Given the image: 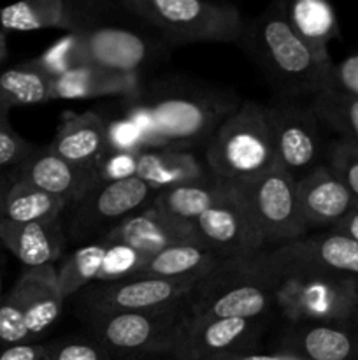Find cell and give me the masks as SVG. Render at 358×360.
I'll return each mask as SVG.
<instances>
[{
    "label": "cell",
    "instance_id": "6da1fadb",
    "mask_svg": "<svg viewBox=\"0 0 358 360\" xmlns=\"http://www.w3.org/2000/svg\"><path fill=\"white\" fill-rule=\"evenodd\" d=\"M239 44L283 97H316L330 90L333 63H325L297 37L281 2L246 23Z\"/></svg>",
    "mask_w": 358,
    "mask_h": 360
},
{
    "label": "cell",
    "instance_id": "7a4b0ae2",
    "mask_svg": "<svg viewBox=\"0 0 358 360\" xmlns=\"http://www.w3.org/2000/svg\"><path fill=\"white\" fill-rule=\"evenodd\" d=\"M279 280L267 269L262 253L251 260H225L204 276L183 302L192 320H260Z\"/></svg>",
    "mask_w": 358,
    "mask_h": 360
},
{
    "label": "cell",
    "instance_id": "3957f363",
    "mask_svg": "<svg viewBox=\"0 0 358 360\" xmlns=\"http://www.w3.org/2000/svg\"><path fill=\"white\" fill-rule=\"evenodd\" d=\"M139 101L153 115L160 148L188 150L209 143L221 123L239 108L237 97L227 91L193 84H160Z\"/></svg>",
    "mask_w": 358,
    "mask_h": 360
},
{
    "label": "cell",
    "instance_id": "277c9868",
    "mask_svg": "<svg viewBox=\"0 0 358 360\" xmlns=\"http://www.w3.org/2000/svg\"><path fill=\"white\" fill-rule=\"evenodd\" d=\"M206 164L228 183L248 181L276 164L267 105L241 102L207 143Z\"/></svg>",
    "mask_w": 358,
    "mask_h": 360
},
{
    "label": "cell",
    "instance_id": "5b68a950",
    "mask_svg": "<svg viewBox=\"0 0 358 360\" xmlns=\"http://www.w3.org/2000/svg\"><path fill=\"white\" fill-rule=\"evenodd\" d=\"M119 7L174 44L241 41L246 21L234 4L202 0H121Z\"/></svg>",
    "mask_w": 358,
    "mask_h": 360
},
{
    "label": "cell",
    "instance_id": "8992f818",
    "mask_svg": "<svg viewBox=\"0 0 358 360\" xmlns=\"http://www.w3.org/2000/svg\"><path fill=\"white\" fill-rule=\"evenodd\" d=\"M56 266L25 269L0 304V345L37 343L62 313Z\"/></svg>",
    "mask_w": 358,
    "mask_h": 360
},
{
    "label": "cell",
    "instance_id": "52a82bcc",
    "mask_svg": "<svg viewBox=\"0 0 358 360\" xmlns=\"http://www.w3.org/2000/svg\"><path fill=\"white\" fill-rule=\"evenodd\" d=\"M274 299L293 326L343 322L358 315V283L337 274H288L279 280Z\"/></svg>",
    "mask_w": 358,
    "mask_h": 360
},
{
    "label": "cell",
    "instance_id": "ba28073f",
    "mask_svg": "<svg viewBox=\"0 0 358 360\" xmlns=\"http://www.w3.org/2000/svg\"><path fill=\"white\" fill-rule=\"evenodd\" d=\"M235 185L248 204L265 246L276 248L307 236L309 229L298 210L297 179L281 165H270L262 174Z\"/></svg>",
    "mask_w": 358,
    "mask_h": 360
},
{
    "label": "cell",
    "instance_id": "9c48e42d",
    "mask_svg": "<svg viewBox=\"0 0 358 360\" xmlns=\"http://www.w3.org/2000/svg\"><path fill=\"white\" fill-rule=\"evenodd\" d=\"M200 280L135 276L114 283H93L77 294L76 306L86 320L116 313L164 311L181 306Z\"/></svg>",
    "mask_w": 358,
    "mask_h": 360
},
{
    "label": "cell",
    "instance_id": "30bf717a",
    "mask_svg": "<svg viewBox=\"0 0 358 360\" xmlns=\"http://www.w3.org/2000/svg\"><path fill=\"white\" fill-rule=\"evenodd\" d=\"M183 323V304L153 313H116L88 320L95 340L114 357L172 354Z\"/></svg>",
    "mask_w": 358,
    "mask_h": 360
},
{
    "label": "cell",
    "instance_id": "8fae6325",
    "mask_svg": "<svg viewBox=\"0 0 358 360\" xmlns=\"http://www.w3.org/2000/svg\"><path fill=\"white\" fill-rule=\"evenodd\" d=\"M154 195L157 193L137 176L112 183L98 179L83 199L70 206L67 239H102L119 221L153 202Z\"/></svg>",
    "mask_w": 358,
    "mask_h": 360
},
{
    "label": "cell",
    "instance_id": "7c38bea8",
    "mask_svg": "<svg viewBox=\"0 0 358 360\" xmlns=\"http://www.w3.org/2000/svg\"><path fill=\"white\" fill-rule=\"evenodd\" d=\"M262 260L277 280L295 273H326L358 283V243L336 231L304 236L265 250Z\"/></svg>",
    "mask_w": 358,
    "mask_h": 360
},
{
    "label": "cell",
    "instance_id": "4fadbf2b",
    "mask_svg": "<svg viewBox=\"0 0 358 360\" xmlns=\"http://www.w3.org/2000/svg\"><path fill=\"white\" fill-rule=\"evenodd\" d=\"M267 116L277 165L300 179L321 164L326 150L321 139L323 125L311 105L283 101L267 105Z\"/></svg>",
    "mask_w": 358,
    "mask_h": 360
},
{
    "label": "cell",
    "instance_id": "5bb4252c",
    "mask_svg": "<svg viewBox=\"0 0 358 360\" xmlns=\"http://www.w3.org/2000/svg\"><path fill=\"white\" fill-rule=\"evenodd\" d=\"M193 227L200 243L221 260H251L267 248L237 185L234 195L197 218Z\"/></svg>",
    "mask_w": 358,
    "mask_h": 360
},
{
    "label": "cell",
    "instance_id": "9a60e30c",
    "mask_svg": "<svg viewBox=\"0 0 358 360\" xmlns=\"http://www.w3.org/2000/svg\"><path fill=\"white\" fill-rule=\"evenodd\" d=\"M260 320H192L183 316L172 357L175 360H235L248 355Z\"/></svg>",
    "mask_w": 358,
    "mask_h": 360
},
{
    "label": "cell",
    "instance_id": "2e32d148",
    "mask_svg": "<svg viewBox=\"0 0 358 360\" xmlns=\"http://www.w3.org/2000/svg\"><path fill=\"white\" fill-rule=\"evenodd\" d=\"M77 65L109 72H139L153 56L150 41L119 27H95L72 34Z\"/></svg>",
    "mask_w": 358,
    "mask_h": 360
},
{
    "label": "cell",
    "instance_id": "e0dca14e",
    "mask_svg": "<svg viewBox=\"0 0 358 360\" xmlns=\"http://www.w3.org/2000/svg\"><path fill=\"white\" fill-rule=\"evenodd\" d=\"M95 2L76 0H23L0 9V25L7 32H35L58 28L79 34L98 27Z\"/></svg>",
    "mask_w": 358,
    "mask_h": 360
},
{
    "label": "cell",
    "instance_id": "ac0fdd59",
    "mask_svg": "<svg viewBox=\"0 0 358 360\" xmlns=\"http://www.w3.org/2000/svg\"><path fill=\"white\" fill-rule=\"evenodd\" d=\"M100 241L132 246L146 255H154L175 245H202L192 221L171 217L153 204H147L146 207L119 221Z\"/></svg>",
    "mask_w": 358,
    "mask_h": 360
},
{
    "label": "cell",
    "instance_id": "d6986e66",
    "mask_svg": "<svg viewBox=\"0 0 358 360\" xmlns=\"http://www.w3.org/2000/svg\"><path fill=\"white\" fill-rule=\"evenodd\" d=\"M281 354L302 360H358V315L332 323H291Z\"/></svg>",
    "mask_w": 358,
    "mask_h": 360
},
{
    "label": "cell",
    "instance_id": "ffe728a7",
    "mask_svg": "<svg viewBox=\"0 0 358 360\" xmlns=\"http://www.w3.org/2000/svg\"><path fill=\"white\" fill-rule=\"evenodd\" d=\"M14 178L42 192L62 197L74 206L98 181V169L70 164L49 148H37L30 158L14 169Z\"/></svg>",
    "mask_w": 358,
    "mask_h": 360
},
{
    "label": "cell",
    "instance_id": "44dd1931",
    "mask_svg": "<svg viewBox=\"0 0 358 360\" xmlns=\"http://www.w3.org/2000/svg\"><path fill=\"white\" fill-rule=\"evenodd\" d=\"M297 200L307 229L325 231L336 227L354 206L353 197L326 164L297 179Z\"/></svg>",
    "mask_w": 358,
    "mask_h": 360
},
{
    "label": "cell",
    "instance_id": "7402d4cb",
    "mask_svg": "<svg viewBox=\"0 0 358 360\" xmlns=\"http://www.w3.org/2000/svg\"><path fill=\"white\" fill-rule=\"evenodd\" d=\"M0 243L27 269L55 266L67 246L62 218L37 224H14L0 218Z\"/></svg>",
    "mask_w": 358,
    "mask_h": 360
},
{
    "label": "cell",
    "instance_id": "603a6c76",
    "mask_svg": "<svg viewBox=\"0 0 358 360\" xmlns=\"http://www.w3.org/2000/svg\"><path fill=\"white\" fill-rule=\"evenodd\" d=\"M107 122L95 111L63 116L49 150L70 164L98 169L107 151Z\"/></svg>",
    "mask_w": 358,
    "mask_h": 360
},
{
    "label": "cell",
    "instance_id": "cb8c5ba5",
    "mask_svg": "<svg viewBox=\"0 0 358 360\" xmlns=\"http://www.w3.org/2000/svg\"><path fill=\"white\" fill-rule=\"evenodd\" d=\"M139 72H109L95 67H79L53 79V101L123 97L135 101L140 97Z\"/></svg>",
    "mask_w": 358,
    "mask_h": 360
},
{
    "label": "cell",
    "instance_id": "d4e9b609",
    "mask_svg": "<svg viewBox=\"0 0 358 360\" xmlns=\"http://www.w3.org/2000/svg\"><path fill=\"white\" fill-rule=\"evenodd\" d=\"M235 193L234 183L223 181L213 174H207L195 181L161 190L154 195L153 206L171 217L185 221H195L206 211L223 202Z\"/></svg>",
    "mask_w": 358,
    "mask_h": 360
},
{
    "label": "cell",
    "instance_id": "484cf974",
    "mask_svg": "<svg viewBox=\"0 0 358 360\" xmlns=\"http://www.w3.org/2000/svg\"><path fill=\"white\" fill-rule=\"evenodd\" d=\"M209 172L188 150L157 148L142 150L137 157V178L154 193L204 178Z\"/></svg>",
    "mask_w": 358,
    "mask_h": 360
},
{
    "label": "cell",
    "instance_id": "4316f807",
    "mask_svg": "<svg viewBox=\"0 0 358 360\" xmlns=\"http://www.w3.org/2000/svg\"><path fill=\"white\" fill-rule=\"evenodd\" d=\"M281 6L297 37L321 62L332 63L329 44L339 34V23L333 7L325 0H295L281 2Z\"/></svg>",
    "mask_w": 358,
    "mask_h": 360
},
{
    "label": "cell",
    "instance_id": "83f0119b",
    "mask_svg": "<svg viewBox=\"0 0 358 360\" xmlns=\"http://www.w3.org/2000/svg\"><path fill=\"white\" fill-rule=\"evenodd\" d=\"M221 260L209 248L197 243L175 245L147 257L137 276L165 278V280H200L213 273Z\"/></svg>",
    "mask_w": 358,
    "mask_h": 360
},
{
    "label": "cell",
    "instance_id": "f1b7e54d",
    "mask_svg": "<svg viewBox=\"0 0 358 360\" xmlns=\"http://www.w3.org/2000/svg\"><path fill=\"white\" fill-rule=\"evenodd\" d=\"M69 210L70 204L62 197L42 192L14 178L4 195L0 218L14 224H37L58 220Z\"/></svg>",
    "mask_w": 358,
    "mask_h": 360
},
{
    "label": "cell",
    "instance_id": "f546056e",
    "mask_svg": "<svg viewBox=\"0 0 358 360\" xmlns=\"http://www.w3.org/2000/svg\"><path fill=\"white\" fill-rule=\"evenodd\" d=\"M53 77L34 62L7 69L0 74V102L13 109L16 105H35L53 101Z\"/></svg>",
    "mask_w": 358,
    "mask_h": 360
},
{
    "label": "cell",
    "instance_id": "4dcf8cb0",
    "mask_svg": "<svg viewBox=\"0 0 358 360\" xmlns=\"http://www.w3.org/2000/svg\"><path fill=\"white\" fill-rule=\"evenodd\" d=\"M319 123L337 134V139L358 150V97L326 90L309 102Z\"/></svg>",
    "mask_w": 358,
    "mask_h": 360
},
{
    "label": "cell",
    "instance_id": "1f68e13d",
    "mask_svg": "<svg viewBox=\"0 0 358 360\" xmlns=\"http://www.w3.org/2000/svg\"><path fill=\"white\" fill-rule=\"evenodd\" d=\"M104 241L88 243L76 252L70 253L60 267H56L58 276V288L63 299L79 294L97 281L98 271L102 267V260L105 255Z\"/></svg>",
    "mask_w": 358,
    "mask_h": 360
},
{
    "label": "cell",
    "instance_id": "d6a6232c",
    "mask_svg": "<svg viewBox=\"0 0 358 360\" xmlns=\"http://www.w3.org/2000/svg\"><path fill=\"white\" fill-rule=\"evenodd\" d=\"M105 245L107 248L95 283H114V281L135 278L150 257L132 246L118 245V243H105Z\"/></svg>",
    "mask_w": 358,
    "mask_h": 360
},
{
    "label": "cell",
    "instance_id": "836d02e7",
    "mask_svg": "<svg viewBox=\"0 0 358 360\" xmlns=\"http://www.w3.org/2000/svg\"><path fill=\"white\" fill-rule=\"evenodd\" d=\"M325 164L340 179L358 206V150L336 139L326 146Z\"/></svg>",
    "mask_w": 358,
    "mask_h": 360
},
{
    "label": "cell",
    "instance_id": "e575fe53",
    "mask_svg": "<svg viewBox=\"0 0 358 360\" xmlns=\"http://www.w3.org/2000/svg\"><path fill=\"white\" fill-rule=\"evenodd\" d=\"M9 111L11 109L0 102V169L20 167L37 151V146L23 139L13 129L9 122Z\"/></svg>",
    "mask_w": 358,
    "mask_h": 360
},
{
    "label": "cell",
    "instance_id": "d590c367",
    "mask_svg": "<svg viewBox=\"0 0 358 360\" xmlns=\"http://www.w3.org/2000/svg\"><path fill=\"white\" fill-rule=\"evenodd\" d=\"M44 360H112L95 338H69L48 345Z\"/></svg>",
    "mask_w": 358,
    "mask_h": 360
},
{
    "label": "cell",
    "instance_id": "8d00e7d4",
    "mask_svg": "<svg viewBox=\"0 0 358 360\" xmlns=\"http://www.w3.org/2000/svg\"><path fill=\"white\" fill-rule=\"evenodd\" d=\"M32 62L44 70L48 76L55 77L63 76V74L70 72L74 69H79L76 58V51H74V37L72 34H67L65 37L58 39L53 46H49L41 56L34 58Z\"/></svg>",
    "mask_w": 358,
    "mask_h": 360
},
{
    "label": "cell",
    "instance_id": "74e56055",
    "mask_svg": "<svg viewBox=\"0 0 358 360\" xmlns=\"http://www.w3.org/2000/svg\"><path fill=\"white\" fill-rule=\"evenodd\" d=\"M137 157L139 153H121V151H105L98 165L100 181H123L137 176Z\"/></svg>",
    "mask_w": 358,
    "mask_h": 360
},
{
    "label": "cell",
    "instance_id": "f35d334b",
    "mask_svg": "<svg viewBox=\"0 0 358 360\" xmlns=\"http://www.w3.org/2000/svg\"><path fill=\"white\" fill-rule=\"evenodd\" d=\"M105 139H107V151H121V153H140L142 151L139 132L126 116L107 123Z\"/></svg>",
    "mask_w": 358,
    "mask_h": 360
},
{
    "label": "cell",
    "instance_id": "ab89813d",
    "mask_svg": "<svg viewBox=\"0 0 358 360\" xmlns=\"http://www.w3.org/2000/svg\"><path fill=\"white\" fill-rule=\"evenodd\" d=\"M126 118L135 125L142 150H157V148H160V136H158L157 122H154L150 109L139 98L132 101V105L126 111Z\"/></svg>",
    "mask_w": 358,
    "mask_h": 360
},
{
    "label": "cell",
    "instance_id": "60d3db41",
    "mask_svg": "<svg viewBox=\"0 0 358 360\" xmlns=\"http://www.w3.org/2000/svg\"><path fill=\"white\" fill-rule=\"evenodd\" d=\"M330 90L358 97V51L351 53L343 62L333 63Z\"/></svg>",
    "mask_w": 358,
    "mask_h": 360
},
{
    "label": "cell",
    "instance_id": "b9f144b4",
    "mask_svg": "<svg viewBox=\"0 0 358 360\" xmlns=\"http://www.w3.org/2000/svg\"><path fill=\"white\" fill-rule=\"evenodd\" d=\"M48 345L23 343L6 347L0 352V360H44Z\"/></svg>",
    "mask_w": 358,
    "mask_h": 360
},
{
    "label": "cell",
    "instance_id": "7bdbcfd3",
    "mask_svg": "<svg viewBox=\"0 0 358 360\" xmlns=\"http://www.w3.org/2000/svg\"><path fill=\"white\" fill-rule=\"evenodd\" d=\"M330 231L340 232V234L347 236V238H351L353 241L358 243V206L357 204H354L353 210H351L350 213H347L346 217L336 225V227L330 229Z\"/></svg>",
    "mask_w": 358,
    "mask_h": 360
},
{
    "label": "cell",
    "instance_id": "ee69618b",
    "mask_svg": "<svg viewBox=\"0 0 358 360\" xmlns=\"http://www.w3.org/2000/svg\"><path fill=\"white\" fill-rule=\"evenodd\" d=\"M14 181V174L11 176V178H4L0 179V210H2V200H4V195H6L7 188L11 186V183Z\"/></svg>",
    "mask_w": 358,
    "mask_h": 360
},
{
    "label": "cell",
    "instance_id": "f6af8a7d",
    "mask_svg": "<svg viewBox=\"0 0 358 360\" xmlns=\"http://www.w3.org/2000/svg\"><path fill=\"white\" fill-rule=\"evenodd\" d=\"M0 56H6L7 58V34L2 28V25H0Z\"/></svg>",
    "mask_w": 358,
    "mask_h": 360
},
{
    "label": "cell",
    "instance_id": "bcb514c9",
    "mask_svg": "<svg viewBox=\"0 0 358 360\" xmlns=\"http://www.w3.org/2000/svg\"><path fill=\"white\" fill-rule=\"evenodd\" d=\"M4 301V295H2V283H0V304H2Z\"/></svg>",
    "mask_w": 358,
    "mask_h": 360
},
{
    "label": "cell",
    "instance_id": "7dc6e473",
    "mask_svg": "<svg viewBox=\"0 0 358 360\" xmlns=\"http://www.w3.org/2000/svg\"><path fill=\"white\" fill-rule=\"evenodd\" d=\"M0 245H2V243H0Z\"/></svg>",
    "mask_w": 358,
    "mask_h": 360
}]
</instances>
